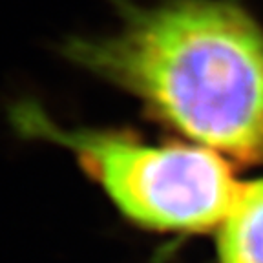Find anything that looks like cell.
Returning <instances> with one entry per match:
<instances>
[{
	"instance_id": "6da1fadb",
	"label": "cell",
	"mask_w": 263,
	"mask_h": 263,
	"mask_svg": "<svg viewBox=\"0 0 263 263\" xmlns=\"http://www.w3.org/2000/svg\"><path fill=\"white\" fill-rule=\"evenodd\" d=\"M64 53L192 143L263 161V29L236 2L128 6L117 31L73 39Z\"/></svg>"
},
{
	"instance_id": "3957f363",
	"label": "cell",
	"mask_w": 263,
	"mask_h": 263,
	"mask_svg": "<svg viewBox=\"0 0 263 263\" xmlns=\"http://www.w3.org/2000/svg\"><path fill=\"white\" fill-rule=\"evenodd\" d=\"M216 230L218 263H263V179L241 183Z\"/></svg>"
},
{
	"instance_id": "7a4b0ae2",
	"label": "cell",
	"mask_w": 263,
	"mask_h": 263,
	"mask_svg": "<svg viewBox=\"0 0 263 263\" xmlns=\"http://www.w3.org/2000/svg\"><path fill=\"white\" fill-rule=\"evenodd\" d=\"M29 137L59 144L136 225L157 232H209L234 203L238 183L230 163L201 144H154L130 134L68 128L35 104L13 114Z\"/></svg>"
}]
</instances>
